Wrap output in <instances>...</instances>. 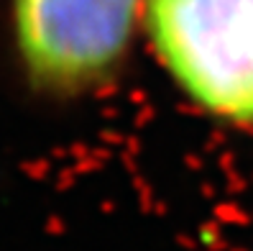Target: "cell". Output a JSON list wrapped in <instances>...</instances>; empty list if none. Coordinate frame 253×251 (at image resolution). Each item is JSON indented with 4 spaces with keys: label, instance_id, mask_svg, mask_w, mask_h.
<instances>
[{
    "label": "cell",
    "instance_id": "obj_1",
    "mask_svg": "<svg viewBox=\"0 0 253 251\" xmlns=\"http://www.w3.org/2000/svg\"><path fill=\"white\" fill-rule=\"evenodd\" d=\"M146 28L184 93L253 126V0H143Z\"/></svg>",
    "mask_w": 253,
    "mask_h": 251
},
{
    "label": "cell",
    "instance_id": "obj_2",
    "mask_svg": "<svg viewBox=\"0 0 253 251\" xmlns=\"http://www.w3.org/2000/svg\"><path fill=\"white\" fill-rule=\"evenodd\" d=\"M138 0H16V36L34 85L80 93L126 56Z\"/></svg>",
    "mask_w": 253,
    "mask_h": 251
}]
</instances>
